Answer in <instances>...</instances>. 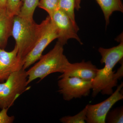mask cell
<instances>
[{"mask_svg": "<svg viewBox=\"0 0 123 123\" xmlns=\"http://www.w3.org/2000/svg\"><path fill=\"white\" fill-rule=\"evenodd\" d=\"M81 0H75V9L78 11L81 8Z\"/></svg>", "mask_w": 123, "mask_h": 123, "instance_id": "21", "label": "cell"}, {"mask_svg": "<svg viewBox=\"0 0 123 123\" xmlns=\"http://www.w3.org/2000/svg\"><path fill=\"white\" fill-rule=\"evenodd\" d=\"M49 17L52 24L57 33V42L64 46L67 44L68 40L74 39L81 44H82L77 34L79 27L77 25L73 23L65 12L58 9Z\"/></svg>", "mask_w": 123, "mask_h": 123, "instance_id": "6", "label": "cell"}, {"mask_svg": "<svg viewBox=\"0 0 123 123\" xmlns=\"http://www.w3.org/2000/svg\"><path fill=\"white\" fill-rule=\"evenodd\" d=\"M86 106L78 114L73 116H64L60 119L63 123H85L86 119Z\"/></svg>", "mask_w": 123, "mask_h": 123, "instance_id": "15", "label": "cell"}, {"mask_svg": "<svg viewBox=\"0 0 123 123\" xmlns=\"http://www.w3.org/2000/svg\"><path fill=\"white\" fill-rule=\"evenodd\" d=\"M23 61L18 56V48L7 51L0 48V82H2L13 73L23 69Z\"/></svg>", "mask_w": 123, "mask_h": 123, "instance_id": "9", "label": "cell"}, {"mask_svg": "<svg viewBox=\"0 0 123 123\" xmlns=\"http://www.w3.org/2000/svg\"><path fill=\"white\" fill-rule=\"evenodd\" d=\"M119 44L111 48L100 47L98 51L101 56V62L105 64L103 68L98 69L92 81V97L99 92L103 95H111L113 88L117 86L118 80L123 76V65L117 73L113 71L115 66L123 57V41L121 36Z\"/></svg>", "mask_w": 123, "mask_h": 123, "instance_id": "1", "label": "cell"}, {"mask_svg": "<svg viewBox=\"0 0 123 123\" xmlns=\"http://www.w3.org/2000/svg\"><path fill=\"white\" fill-rule=\"evenodd\" d=\"M58 8L65 13L73 23L77 25L75 21V0H59Z\"/></svg>", "mask_w": 123, "mask_h": 123, "instance_id": "14", "label": "cell"}, {"mask_svg": "<svg viewBox=\"0 0 123 123\" xmlns=\"http://www.w3.org/2000/svg\"><path fill=\"white\" fill-rule=\"evenodd\" d=\"M58 81V92L65 101L88 96L92 89V81L86 80L76 77H64Z\"/></svg>", "mask_w": 123, "mask_h": 123, "instance_id": "7", "label": "cell"}, {"mask_svg": "<svg viewBox=\"0 0 123 123\" xmlns=\"http://www.w3.org/2000/svg\"><path fill=\"white\" fill-rule=\"evenodd\" d=\"M39 0H22L21 7L18 15L22 17L33 20V15Z\"/></svg>", "mask_w": 123, "mask_h": 123, "instance_id": "13", "label": "cell"}, {"mask_svg": "<svg viewBox=\"0 0 123 123\" xmlns=\"http://www.w3.org/2000/svg\"><path fill=\"white\" fill-rule=\"evenodd\" d=\"M42 31L40 36L34 47L23 61V69L24 70L38 61L46 48L58 37L57 33L49 15L42 22Z\"/></svg>", "mask_w": 123, "mask_h": 123, "instance_id": "5", "label": "cell"}, {"mask_svg": "<svg viewBox=\"0 0 123 123\" xmlns=\"http://www.w3.org/2000/svg\"><path fill=\"white\" fill-rule=\"evenodd\" d=\"M22 4L21 0H7L6 7V13L11 17L18 15Z\"/></svg>", "mask_w": 123, "mask_h": 123, "instance_id": "16", "label": "cell"}, {"mask_svg": "<svg viewBox=\"0 0 123 123\" xmlns=\"http://www.w3.org/2000/svg\"><path fill=\"white\" fill-rule=\"evenodd\" d=\"M59 0H39L38 7L44 10L50 16L57 10Z\"/></svg>", "mask_w": 123, "mask_h": 123, "instance_id": "18", "label": "cell"}, {"mask_svg": "<svg viewBox=\"0 0 123 123\" xmlns=\"http://www.w3.org/2000/svg\"><path fill=\"white\" fill-rule=\"evenodd\" d=\"M105 122L108 123H123V107L117 108L111 111H109L106 116Z\"/></svg>", "mask_w": 123, "mask_h": 123, "instance_id": "17", "label": "cell"}, {"mask_svg": "<svg viewBox=\"0 0 123 123\" xmlns=\"http://www.w3.org/2000/svg\"><path fill=\"white\" fill-rule=\"evenodd\" d=\"M7 0H0V12L6 11Z\"/></svg>", "mask_w": 123, "mask_h": 123, "instance_id": "20", "label": "cell"}, {"mask_svg": "<svg viewBox=\"0 0 123 123\" xmlns=\"http://www.w3.org/2000/svg\"><path fill=\"white\" fill-rule=\"evenodd\" d=\"M13 18L9 16L6 11L0 12V48L2 49L6 47L12 36Z\"/></svg>", "mask_w": 123, "mask_h": 123, "instance_id": "11", "label": "cell"}, {"mask_svg": "<svg viewBox=\"0 0 123 123\" xmlns=\"http://www.w3.org/2000/svg\"><path fill=\"white\" fill-rule=\"evenodd\" d=\"M63 46L57 42L51 50L42 55L37 62L26 70L29 85L36 79L40 81L51 74H63L66 71L70 63L64 54Z\"/></svg>", "mask_w": 123, "mask_h": 123, "instance_id": "2", "label": "cell"}, {"mask_svg": "<svg viewBox=\"0 0 123 123\" xmlns=\"http://www.w3.org/2000/svg\"><path fill=\"white\" fill-rule=\"evenodd\" d=\"M9 108H5L0 111V123H12L15 120L14 116H10L8 114Z\"/></svg>", "mask_w": 123, "mask_h": 123, "instance_id": "19", "label": "cell"}, {"mask_svg": "<svg viewBox=\"0 0 123 123\" xmlns=\"http://www.w3.org/2000/svg\"><path fill=\"white\" fill-rule=\"evenodd\" d=\"M26 71L23 69L13 73L0 82V109L10 108L21 95L30 89Z\"/></svg>", "mask_w": 123, "mask_h": 123, "instance_id": "4", "label": "cell"}, {"mask_svg": "<svg viewBox=\"0 0 123 123\" xmlns=\"http://www.w3.org/2000/svg\"><path fill=\"white\" fill-rule=\"evenodd\" d=\"M98 69L90 61L70 63L67 70L59 78L64 77H76L86 80L92 81L95 77Z\"/></svg>", "mask_w": 123, "mask_h": 123, "instance_id": "10", "label": "cell"}, {"mask_svg": "<svg viewBox=\"0 0 123 123\" xmlns=\"http://www.w3.org/2000/svg\"><path fill=\"white\" fill-rule=\"evenodd\" d=\"M42 25L36 23L34 20L14 16L13 19L12 36L16 42L18 56L24 61L34 47L39 38Z\"/></svg>", "mask_w": 123, "mask_h": 123, "instance_id": "3", "label": "cell"}, {"mask_svg": "<svg viewBox=\"0 0 123 123\" xmlns=\"http://www.w3.org/2000/svg\"><path fill=\"white\" fill-rule=\"evenodd\" d=\"M123 86L122 83L111 96L103 102L95 105H86V123H105L106 116L110 109L116 102L123 98V94L121 92Z\"/></svg>", "mask_w": 123, "mask_h": 123, "instance_id": "8", "label": "cell"}, {"mask_svg": "<svg viewBox=\"0 0 123 123\" xmlns=\"http://www.w3.org/2000/svg\"><path fill=\"white\" fill-rule=\"evenodd\" d=\"M103 12L106 26L110 23V18L115 11L123 12V5L121 0H96Z\"/></svg>", "mask_w": 123, "mask_h": 123, "instance_id": "12", "label": "cell"}]
</instances>
